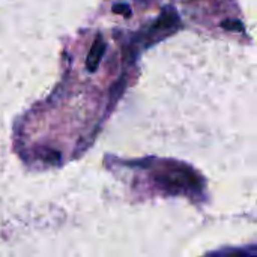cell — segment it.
I'll return each mask as SVG.
<instances>
[{
	"label": "cell",
	"instance_id": "1",
	"mask_svg": "<svg viewBox=\"0 0 257 257\" xmlns=\"http://www.w3.org/2000/svg\"><path fill=\"white\" fill-rule=\"evenodd\" d=\"M157 181L164 188H167L170 193H179V191H184L187 188H194V190L199 188L197 178L191 172L187 173L185 167H176V169H172L163 175H158Z\"/></svg>",
	"mask_w": 257,
	"mask_h": 257
},
{
	"label": "cell",
	"instance_id": "2",
	"mask_svg": "<svg viewBox=\"0 0 257 257\" xmlns=\"http://www.w3.org/2000/svg\"><path fill=\"white\" fill-rule=\"evenodd\" d=\"M178 23H179L178 14H176L175 11H172V9H167V11L157 20V23L151 27V30H149L148 35H149V38H151V36H157V38H155V41H157V39H160L161 36H164L166 33L175 30L176 26H178Z\"/></svg>",
	"mask_w": 257,
	"mask_h": 257
},
{
	"label": "cell",
	"instance_id": "3",
	"mask_svg": "<svg viewBox=\"0 0 257 257\" xmlns=\"http://www.w3.org/2000/svg\"><path fill=\"white\" fill-rule=\"evenodd\" d=\"M104 53H105V42L102 39L101 35H98L87 53V57H86V68L89 72H95L104 57Z\"/></svg>",
	"mask_w": 257,
	"mask_h": 257
},
{
	"label": "cell",
	"instance_id": "4",
	"mask_svg": "<svg viewBox=\"0 0 257 257\" xmlns=\"http://www.w3.org/2000/svg\"><path fill=\"white\" fill-rule=\"evenodd\" d=\"M125 83H126V78H125V75H122L117 80V83L111 87V92H110V104H114L120 98V95H122V92L125 89Z\"/></svg>",
	"mask_w": 257,
	"mask_h": 257
},
{
	"label": "cell",
	"instance_id": "5",
	"mask_svg": "<svg viewBox=\"0 0 257 257\" xmlns=\"http://www.w3.org/2000/svg\"><path fill=\"white\" fill-rule=\"evenodd\" d=\"M221 27L223 29H226V30H239V32H242L244 30V27H242V23L241 21H232V20H226V21H223L221 23Z\"/></svg>",
	"mask_w": 257,
	"mask_h": 257
},
{
	"label": "cell",
	"instance_id": "6",
	"mask_svg": "<svg viewBox=\"0 0 257 257\" xmlns=\"http://www.w3.org/2000/svg\"><path fill=\"white\" fill-rule=\"evenodd\" d=\"M113 12L120 14V15H126V17H130V15H131V9H130V6H126V5H120V3L113 6Z\"/></svg>",
	"mask_w": 257,
	"mask_h": 257
},
{
	"label": "cell",
	"instance_id": "7",
	"mask_svg": "<svg viewBox=\"0 0 257 257\" xmlns=\"http://www.w3.org/2000/svg\"><path fill=\"white\" fill-rule=\"evenodd\" d=\"M232 257H257L254 253L253 254H248V253H235Z\"/></svg>",
	"mask_w": 257,
	"mask_h": 257
}]
</instances>
